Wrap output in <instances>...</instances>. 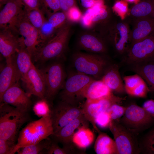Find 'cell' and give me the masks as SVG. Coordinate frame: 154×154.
<instances>
[{
    "instance_id": "obj_6",
    "label": "cell",
    "mask_w": 154,
    "mask_h": 154,
    "mask_svg": "<svg viewBox=\"0 0 154 154\" xmlns=\"http://www.w3.org/2000/svg\"><path fill=\"white\" fill-rule=\"evenodd\" d=\"M9 26L12 27L21 35L23 43L32 58L39 44V31L28 20L24 9Z\"/></svg>"
},
{
    "instance_id": "obj_23",
    "label": "cell",
    "mask_w": 154,
    "mask_h": 154,
    "mask_svg": "<svg viewBox=\"0 0 154 154\" xmlns=\"http://www.w3.org/2000/svg\"><path fill=\"white\" fill-rule=\"evenodd\" d=\"M113 94L102 80L94 79L84 90L82 98L86 100H98L109 97Z\"/></svg>"
},
{
    "instance_id": "obj_20",
    "label": "cell",
    "mask_w": 154,
    "mask_h": 154,
    "mask_svg": "<svg viewBox=\"0 0 154 154\" xmlns=\"http://www.w3.org/2000/svg\"><path fill=\"white\" fill-rule=\"evenodd\" d=\"M14 65L20 79L28 72L33 64L32 57L21 37L19 47L12 56Z\"/></svg>"
},
{
    "instance_id": "obj_21",
    "label": "cell",
    "mask_w": 154,
    "mask_h": 154,
    "mask_svg": "<svg viewBox=\"0 0 154 154\" xmlns=\"http://www.w3.org/2000/svg\"><path fill=\"white\" fill-rule=\"evenodd\" d=\"M129 65L131 70L145 81L150 91L154 92V57Z\"/></svg>"
},
{
    "instance_id": "obj_40",
    "label": "cell",
    "mask_w": 154,
    "mask_h": 154,
    "mask_svg": "<svg viewBox=\"0 0 154 154\" xmlns=\"http://www.w3.org/2000/svg\"><path fill=\"white\" fill-rule=\"evenodd\" d=\"M150 91L146 82L144 80L131 92L130 95L141 98L146 97L147 92Z\"/></svg>"
},
{
    "instance_id": "obj_9",
    "label": "cell",
    "mask_w": 154,
    "mask_h": 154,
    "mask_svg": "<svg viewBox=\"0 0 154 154\" xmlns=\"http://www.w3.org/2000/svg\"><path fill=\"white\" fill-rule=\"evenodd\" d=\"M89 122L83 114L50 136L52 139L61 143L62 147L67 150L69 154H84V150L79 148L74 143L73 138L76 130L83 125L88 126Z\"/></svg>"
},
{
    "instance_id": "obj_3",
    "label": "cell",
    "mask_w": 154,
    "mask_h": 154,
    "mask_svg": "<svg viewBox=\"0 0 154 154\" xmlns=\"http://www.w3.org/2000/svg\"><path fill=\"white\" fill-rule=\"evenodd\" d=\"M65 24L44 44L37 48L32 58L36 62H44L60 57L65 51L70 32Z\"/></svg>"
},
{
    "instance_id": "obj_11",
    "label": "cell",
    "mask_w": 154,
    "mask_h": 154,
    "mask_svg": "<svg viewBox=\"0 0 154 154\" xmlns=\"http://www.w3.org/2000/svg\"><path fill=\"white\" fill-rule=\"evenodd\" d=\"M83 114L82 107L61 101L51 110V119L54 133Z\"/></svg>"
},
{
    "instance_id": "obj_46",
    "label": "cell",
    "mask_w": 154,
    "mask_h": 154,
    "mask_svg": "<svg viewBox=\"0 0 154 154\" xmlns=\"http://www.w3.org/2000/svg\"><path fill=\"white\" fill-rule=\"evenodd\" d=\"M142 107L154 118V100L151 99L146 101L144 103Z\"/></svg>"
},
{
    "instance_id": "obj_19",
    "label": "cell",
    "mask_w": 154,
    "mask_h": 154,
    "mask_svg": "<svg viewBox=\"0 0 154 154\" xmlns=\"http://www.w3.org/2000/svg\"><path fill=\"white\" fill-rule=\"evenodd\" d=\"M20 80L12 56L6 58V64L0 74V98L7 89L19 83Z\"/></svg>"
},
{
    "instance_id": "obj_24",
    "label": "cell",
    "mask_w": 154,
    "mask_h": 154,
    "mask_svg": "<svg viewBox=\"0 0 154 154\" xmlns=\"http://www.w3.org/2000/svg\"><path fill=\"white\" fill-rule=\"evenodd\" d=\"M19 0H10L0 12V28L10 25L23 9Z\"/></svg>"
},
{
    "instance_id": "obj_14",
    "label": "cell",
    "mask_w": 154,
    "mask_h": 154,
    "mask_svg": "<svg viewBox=\"0 0 154 154\" xmlns=\"http://www.w3.org/2000/svg\"><path fill=\"white\" fill-rule=\"evenodd\" d=\"M21 80L25 91L30 96L33 95L40 99L46 98V86L43 75L40 70L34 64Z\"/></svg>"
},
{
    "instance_id": "obj_26",
    "label": "cell",
    "mask_w": 154,
    "mask_h": 154,
    "mask_svg": "<svg viewBox=\"0 0 154 154\" xmlns=\"http://www.w3.org/2000/svg\"><path fill=\"white\" fill-rule=\"evenodd\" d=\"M79 44L82 48L92 53H103L107 50L106 45L103 40L89 33L84 34L80 36Z\"/></svg>"
},
{
    "instance_id": "obj_10",
    "label": "cell",
    "mask_w": 154,
    "mask_h": 154,
    "mask_svg": "<svg viewBox=\"0 0 154 154\" xmlns=\"http://www.w3.org/2000/svg\"><path fill=\"white\" fill-rule=\"evenodd\" d=\"M40 70L45 82V98L47 100H51L62 88L65 82L63 66L60 63L55 62Z\"/></svg>"
},
{
    "instance_id": "obj_25",
    "label": "cell",
    "mask_w": 154,
    "mask_h": 154,
    "mask_svg": "<svg viewBox=\"0 0 154 154\" xmlns=\"http://www.w3.org/2000/svg\"><path fill=\"white\" fill-rule=\"evenodd\" d=\"M108 15L102 1L88 9L82 18V23L84 26L90 27L93 24L106 19Z\"/></svg>"
},
{
    "instance_id": "obj_42",
    "label": "cell",
    "mask_w": 154,
    "mask_h": 154,
    "mask_svg": "<svg viewBox=\"0 0 154 154\" xmlns=\"http://www.w3.org/2000/svg\"><path fill=\"white\" fill-rule=\"evenodd\" d=\"M16 144L15 142L0 139V154H12Z\"/></svg>"
},
{
    "instance_id": "obj_15",
    "label": "cell",
    "mask_w": 154,
    "mask_h": 154,
    "mask_svg": "<svg viewBox=\"0 0 154 154\" xmlns=\"http://www.w3.org/2000/svg\"><path fill=\"white\" fill-rule=\"evenodd\" d=\"M109 38L114 49L120 54L126 53L129 44L130 31L128 23L124 20H116L109 28Z\"/></svg>"
},
{
    "instance_id": "obj_8",
    "label": "cell",
    "mask_w": 154,
    "mask_h": 154,
    "mask_svg": "<svg viewBox=\"0 0 154 154\" xmlns=\"http://www.w3.org/2000/svg\"><path fill=\"white\" fill-rule=\"evenodd\" d=\"M94 79L77 72L69 76L65 81L60 94L61 101L77 105V100L82 98L83 92Z\"/></svg>"
},
{
    "instance_id": "obj_31",
    "label": "cell",
    "mask_w": 154,
    "mask_h": 154,
    "mask_svg": "<svg viewBox=\"0 0 154 154\" xmlns=\"http://www.w3.org/2000/svg\"><path fill=\"white\" fill-rule=\"evenodd\" d=\"M24 10L28 20L34 27L39 31L46 20L44 16V12L41 9L29 11Z\"/></svg>"
},
{
    "instance_id": "obj_37",
    "label": "cell",
    "mask_w": 154,
    "mask_h": 154,
    "mask_svg": "<svg viewBox=\"0 0 154 154\" xmlns=\"http://www.w3.org/2000/svg\"><path fill=\"white\" fill-rule=\"evenodd\" d=\"M113 9L121 18L124 20L128 11V4L125 0H118L114 4Z\"/></svg>"
},
{
    "instance_id": "obj_47",
    "label": "cell",
    "mask_w": 154,
    "mask_h": 154,
    "mask_svg": "<svg viewBox=\"0 0 154 154\" xmlns=\"http://www.w3.org/2000/svg\"><path fill=\"white\" fill-rule=\"evenodd\" d=\"M102 0H80L82 5L84 8H89Z\"/></svg>"
},
{
    "instance_id": "obj_41",
    "label": "cell",
    "mask_w": 154,
    "mask_h": 154,
    "mask_svg": "<svg viewBox=\"0 0 154 154\" xmlns=\"http://www.w3.org/2000/svg\"><path fill=\"white\" fill-rule=\"evenodd\" d=\"M58 143L54 140H51L50 143L46 150L47 154H69L68 151L63 147H61Z\"/></svg>"
},
{
    "instance_id": "obj_35",
    "label": "cell",
    "mask_w": 154,
    "mask_h": 154,
    "mask_svg": "<svg viewBox=\"0 0 154 154\" xmlns=\"http://www.w3.org/2000/svg\"><path fill=\"white\" fill-rule=\"evenodd\" d=\"M140 151L147 154H154V130L149 133L145 138Z\"/></svg>"
},
{
    "instance_id": "obj_45",
    "label": "cell",
    "mask_w": 154,
    "mask_h": 154,
    "mask_svg": "<svg viewBox=\"0 0 154 154\" xmlns=\"http://www.w3.org/2000/svg\"><path fill=\"white\" fill-rule=\"evenodd\" d=\"M60 10L67 12L71 8L75 6V0H59Z\"/></svg>"
},
{
    "instance_id": "obj_33",
    "label": "cell",
    "mask_w": 154,
    "mask_h": 154,
    "mask_svg": "<svg viewBox=\"0 0 154 154\" xmlns=\"http://www.w3.org/2000/svg\"><path fill=\"white\" fill-rule=\"evenodd\" d=\"M64 12L58 11L50 14L47 20L49 24L55 29L64 25L66 18L65 13Z\"/></svg>"
},
{
    "instance_id": "obj_13",
    "label": "cell",
    "mask_w": 154,
    "mask_h": 154,
    "mask_svg": "<svg viewBox=\"0 0 154 154\" xmlns=\"http://www.w3.org/2000/svg\"><path fill=\"white\" fill-rule=\"evenodd\" d=\"M129 64L154 57V32L145 38L131 44L125 53Z\"/></svg>"
},
{
    "instance_id": "obj_2",
    "label": "cell",
    "mask_w": 154,
    "mask_h": 154,
    "mask_svg": "<svg viewBox=\"0 0 154 154\" xmlns=\"http://www.w3.org/2000/svg\"><path fill=\"white\" fill-rule=\"evenodd\" d=\"M54 134L51 114L32 121L19 132L12 154L20 148L38 143Z\"/></svg>"
},
{
    "instance_id": "obj_16",
    "label": "cell",
    "mask_w": 154,
    "mask_h": 154,
    "mask_svg": "<svg viewBox=\"0 0 154 154\" xmlns=\"http://www.w3.org/2000/svg\"><path fill=\"white\" fill-rule=\"evenodd\" d=\"M30 96L16 83L7 89L0 98L3 102L28 112L32 105Z\"/></svg>"
},
{
    "instance_id": "obj_30",
    "label": "cell",
    "mask_w": 154,
    "mask_h": 154,
    "mask_svg": "<svg viewBox=\"0 0 154 154\" xmlns=\"http://www.w3.org/2000/svg\"><path fill=\"white\" fill-rule=\"evenodd\" d=\"M52 139L49 137L37 143L28 145L19 149L17 152L18 154H37L43 150H46Z\"/></svg>"
},
{
    "instance_id": "obj_38",
    "label": "cell",
    "mask_w": 154,
    "mask_h": 154,
    "mask_svg": "<svg viewBox=\"0 0 154 154\" xmlns=\"http://www.w3.org/2000/svg\"><path fill=\"white\" fill-rule=\"evenodd\" d=\"M111 121L110 116L107 111L101 112L96 117L95 123L96 125L103 128L109 127Z\"/></svg>"
},
{
    "instance_id": "obj_29",
    "label": "cell",
    "mask_w": 154,
    "mask_h": 154,
    "mask_svg": "<svg viewBox=\"0 0 154 154\" xmlns=\"http://www.w3.org/2000/svg\"><path fill=\"white\" fill-rule=\"evenodd\" d=\"M153 5L151 0H143L131 9L129 14L133 19L152 17Z\"/></svg>"
},
{
    "instance_id": "obj_27",
    "label": "cell",
    "mask_w": 154,
    "mask_h": 154,
    "mask_svg": "<svg viewBox=\"0 0 154 154\" xmlns=\"http://www.w3.org/2000/svg\"><path fill=\"white\" fill-rule=\"evenodd\" d=\"M98 133L94 145V149L96 153L118 154L114 140L105 133L100 131Z\"/></svg>"
},
{
    "instance_id": "obj_48",
    "label": "cell",
    "mask_w": 154,
    "mask_h": 154,
    "mask_svg": "<svg viewBox=\"0 0 154 154\" xmlns=\"http://www.w3.org/2000/svg\"><path fill=\"white\" fill-rule=\"evenodd\" d=\"M9 0H0V7L3 5H5Z\"/></svg>"
},
{
    "instance_id": "obj_32",
    "label": "cell",
    "mask_w": 154,
    "mask_h": 154,
    "mask_svg": "<svg viewBox=\"0 0 154 154\" xmlns=\"http://www.w3.org/2000/svg\"><path fill=\"white\" fill-rule=\"evenodd\" d=\"M33 111L36 115L39 117H46L51 114L50 108L46 99H40L34 105Z\"/></svg>"
},
{
    "instance_id": "obj_44",
    "label": "cell",
    "mask_w": 154,
    "mask_h": 154,
    "mask_svg": "<svg viewBox=\"0 0 154 154\" xmlns=\"http://www.w3.org/2000/svg\"><path fill=\"white\" fill-rule=\"evenodd\" d=\"M68 18L73 21H79L81 17L80 11L76 6L71 8L67 12Z\"/></svg>"
},
{
    "instance_id": "obj_50",
    "label": "cell",
    "mask_w": 154,
    "mask_h": 154,
    "mask_svg": "<svg viewBox=\"0 0 154 154\" xmlns=\"http://www.w3.org/2000/svg\"><path fill=\"white\" fill-rule=\"evenodd\" d=\"M153 5V11L152 15V17L154 20V0H151Z\"/></svg>"
},
{
    "instance_id": "obj_43",
    "label": "cell",
    "mask_w": 154,
    "mask_h": 154,
    "mask_svg": "<svg viewBox=\"0 0 154 154\" xmlns=\"http://www.w3.org/2000/svg\"><path fill=\"white\" fill-rule=\"evenodd\" d=\"M19 0L24 6V9L26 11L40 9L41 7L40 0Z\"/></svg>"
},
{
    "instance_id": "obj_22",
    "label": "cell",
    "mask_w": 154,
    "mask_h": 154,
    "mask_svg": "<svg viewBox=\"0 0 154 154\" xmlns=\"http://www.w3.org/2000/svg\"><path fill=\"white\" fill-rule=\"evenodd\" d=\"M102 80L111 90L118 94H123L125 91L124 85L116 64L107 66Z\"/></svg>"
},
{
    "instance_id": "obj_39",
    "label": "cell",
    "mask_w": 154,
    "mask_h": 154,
    "mask_svg": "<svg viewBox=\"0 0 154 154\" xmlns=\"http://www.w3.org/2000/svg\"><path fill=\"white\" fill-rule=\"evenodd\" d=\"M41 9L44 12H48V8L53 12V13L60 10L59 0H40Z\"/></svg>"
},
{
    "instance_id": "obj_49",
    "label": "cell",
    "mask_w": 154,
    "mask_h": 154,
    "mask_svg": "<svg viewBox=\"0 0 154 154\" xmlns=\"http://www.w3.org/2000/svg\"><path fill=\"white\" fill-rule=\"evenodd\" d=\"M126 2L131 3H135L136 4L138 3L140 0H124Z\"/></svg>"
},
{
    "instance_id": "obj_28",
    "label": "cell",
    "mask_w": 154,
    "mask_h": 154,
    "mask_svg": "<svg viewBox=\"0 0 154 154\" xmlns=\"http://www.w3.org/2000/svg\"><path fill=\"white\" fill-rule=\"evenodd\" d=\"M94 139V134L88 128V126L83 125L75 132L73 141L78 147L84 150L92 143Z\"/></svg>"
},
{
    "instance_id": "obj_17",
    "label": "cell",
    "mask_w": 154,
    "mask_h": 154,
    "mask_svg": "<svg viewBox=\"0 0 154 154\" xmlns=\"http://www.w3.org/2000/svg\"><path fill=\"white\" fill-rule=\"evenodd\" d=\"M0 52L5 59L12 56L18 50L21 37L17 32L10 26L0 28Z\"/></svg>"
},
{
    "instance_id": "obj_34",
    "label": "cell",
    "mask_w": 154,
    "mask_h": 154,
    "mask_svg": "<svg viewBox=\"0 0 154 154\" xmlns=\"http://www.w3.org/2000/svg\"><path fill=\"white\" fill-rule=\"evenodd\" d=\"M123 80L125 92L129 95L133 90L144 80L137 74L125 76L123 78Z\"/></svg>"
},
{
    "instance_id": "obj_5",
    "label": "cell",
    "mask_w": 154,
    "mask_h": 154,
    "mask_svg": "<svg viewBox=\"0 0 154 154\" xmlns=\"http://www.w3.org/2000/svg\"><path fill=\"white\" fill-rule=\"evenodd\" d=\"M109 128L113 135L118 154H139V145L135 134L117 120H111Z\"/></svg>"
},
{
    "instance_id": "obj_4",
    "label": "cell",
    "mask_w": 154,
    "mask_h": 154,
    "mask_svg": "<svg viewBox=\"0 0 154 154\" xmlns=\"http://www.w3.org/2000/svg\"><path fill=\"white\" fill-rule=\"evenodd\" d=\"M74 66L77 72L99 79L102 77L107 67V61L102 56L77 52L72 58Z\"/></svg>"
},
{
    "instance_id": "obj_7",
    "label": "cell",
    "mask_w": 154,
    "mask_h": 154,
    "mask_svg": "<svg viewBox=\"0 0 154 154\" xmlns=\"http://www.w3.org/2000/svg\"><path fill=\"white\" fill-rule=\"evenodd\" d=\"M154 118L142 107L133 104L127 107L119 123L136 135L150 125Z\"/></svg>"
},
{
    "instance_id": "obj_36",
    "label": "cell",
    "mask_w": 154,
    "mask_h": 154,
    "mask_svg": "<svg viewBox=\"0 0 154 154\" xmlns=\"http://www.w3.org/2000/svg\"><path fill=\"white\" fill-rule=\"evenodd\" d=\"M127 107L114 104L112 105L107 110L111 120H117L124 114Z\"/></svg>"
},
{
    "instance_id": "obj_12",
    "label": "cell",
    "mask_w": 154,
    "mask_h": 154,
    "mask_svg": "<svg viewBox=\"0 0 154 154\" xmlns=\"http://www.w3.org/2000/svg\"><path fill=\"white\" fill-rule=\"evenodd\" d=\"M123 100L114 95L101 99L95 100H86L82 106L83 114L86 119L92 125L94 129L97 132L100 131L95 123L97 116L103 112L107 111L113 104L120 103Z\"/></svg>"
},
{
    "instance_id": "obj_18",
    "label": "cell",
    "mask_w": 154,
    "mask_h": 154,
    "mask_svg": "<svg viewBox=\"0 0 154 154\" xmlns=\"http://www.w3.org/2000/svg\"><path fill=\"white\" fill-rule=\"evenodd\" d=\"M133 19L129 33V45L145 38L154 32V20L152 17Z\"/></svg>"
},
{
    "instance_id": "obj_1",
    "label": "cell",
    "mask_w": 154,
    "mask_h": 154,
    "mask_svg": "<svg viewBox=\"0 0 154 154\" xmlns=\"http://www.w3.org/2000/svg\"><path fill=\"white\" fill-rule=\"evenodd\" d=\"M29 119L28 112L0 102V139L15 142L20 128Z\"/></svg>"
}]
</instances>
